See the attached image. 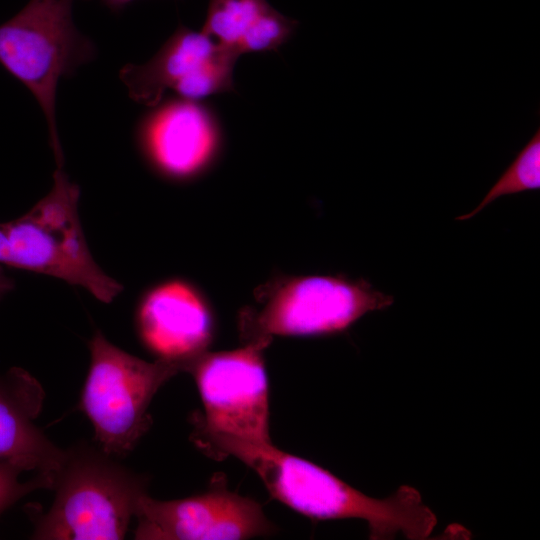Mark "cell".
I'll return each instance as SVG.
<instances>
[{
    "label": "cell",
    "mask_w": 540,
    "mask_h": 540,
    "mask_svg": "<svg viewBox=\"0 0 540 540\" xmlns=\"http://www.w3.org/2000/svg\"><path fill=\"white\" fill-rule=\"evenodd\" d=\"M22 473L18 468L0 462V514L31 492L50 489L46 478L34 475L29 480L21 481Z\"/></svg>",
    "instance_id": "cell-16"
},
{
    "label": "cell",
    "mask_w": 540,
    "mask_h": 540,
    "mask_svg": "<svg viewBox=\"0 0 540 540\" xmlns=\"http://www.w3.org/2000/svg\"><path fill=\"white\" fill-rule=\"evenodd\" d=\"M50 489L54 500L32 517V539L118 540L125 538L147 479L81 441L64 449Z\"/></svg>",
    "instance_id": "cell-2"
},
{
    "label": "cell",
    "mask_w": 540,
    "mask_h": 540,
    "mask_svg": "<svg viewBox=\"0 0 540 540\" xmlns=\"http://www.w3.org/2000/svg\"><path fill=\"white\" fill-rule=\"evenodd\" d=\"M270 6L266 0H209L202 31L238 51L246 31Z\"/></svg>",
    "instance_id": "cell-13"
},
{
    "label": "cell",
    "mask_w": 540,
    "mask_h": 540,
    "mask_svg": "<svg viewBox=\"0 0 540 540\" xmlns=\"http://www.w3.org/2000/svg\"><path fill=\"white\" fill-rule=\"evenodd\" d=\"M136 135L151 166L176 180L203 172L214 160L220 143L211 111L198 101L181 97L151 107L141 118Z\"/></svg>",
    "instance_id": "cell-10"
},
{
    "label": "cell",
    "mask_w": 540,
    "mask_h": 540,
    "mask_svg": "<svg viewBox=\"0 0 540 540\" xmlns=\"http://www.w3.org/2000/svg\"><path fill=\"white\" fill-rule=\"evenodd\" d=\"M145 346L158 358L186 364L207 351L213 338L211 311L190 284L171 280L152 288L137 310Z\"/></svg>",
    "instance_id": "cell-11"
},
{
    "label": "cell",
    "mask_w": 540,
    "mask_h": 540,
    "mask_svg": "<svg viewBox=\"0 0 540 540\" xmlns=\"http://www.w3.org/2000/svg\"><path fill=\"white\" fill-rule=\"evenodd\" d=\"M14 289V281L6 275L3 268L0 266V300Z\"/></svg>",
    "instance_id": "cell-17"
},
{
    "label": "cell",
    "mask_w": 540,
    "mask_h": 540,
    "mask_svg": "<svg viewBox=\"0 0 540 540\" xmlns=\"http://www.w3.org/2000/svg\"><path fill=\"white\" fill-rule=\"evenodd\" d=\"M112 11H120L134 0H101Z\"/></svg>",
    "instance_id": "cell-18"
},
{
    "label": "cell",
    "mask_w": 540,
    "mask_h": 540,
    "mask_svg": "<svg viewBox=\"0 0 540 540\" xmlns=\"http://www.w3.org/2000/svg\"><path fill=\"white\" fill-rule=\"evenodd\" d=\"M90 366L81 408L96 445L118 459L130 454L151 426L149 405L157 391L185 364L158 358L145 361L118 348L97 330L90 343Z\"/></svg>",
    "instance_id": "cell-5"
},
{
    "label": "cell",
    "mask_w": 540,
    "mask_h": 540,
    "mask_svg": "<svg viewBox=\"0 0 540 540\" xmlns=\"http://www.w3.org/2000/svg\"><path fill=\"white\" fill-rule=\"evenodd\" d=\"M192 441L205 454L232 456L259 476L275 499L317 520L356 518L368 524L370 539H427L437 524L420 493L402 486L385 499L369 497L322 467L270 443H254L215 433L194 432Z\"/></svg>",
    "instance_id": "cell-1"
},
{
    "label": "cell",
    "mask_w": 540,
    "mask_h": 540,
    "mask_svg": "<svg viewBox=\"0 0 540 540\" xmlns=\"http://www.w3.org/2000/svg\"><path fill=\"white\" fill-rule=\"evenodd\" d=\"M240 53L203 31L180 26L146 63L127 64L120 79L136 102L154 107L167 90L198 101L233 90V69Z\"/></svg>",
    "instance_id": "cell-8"
},
{
    "label": "cell",
    "mask_w": 540,
    "mask_h": 540,
    "mask_svg": "<svg viewBox=\"0 0 540 540\" xmlns=\"http://www.w3.org/2000/svg\"><path fill=\"white\" fill-rule=\"evenodd\" d=\"M540 189V127L525 146L519 151L514 161L502 173L496 183L484 196L480 204L468 214L456 217L464 221L475 216L483 208L501 196Z\"/></svg>",
    "instance_id": "cell-14"
},
{
    "label": "cell",
    "mask_w": 540,
    "mask_h": 540,
    "mask_svg": "<svg viewBox=\"0 0 540 540\" xmlns=\"http://www.w3.org/2000/svg\"><path fill=\"white\" fill-rule=\"evenodd\" d=\"M270 342L258 338L230 351H205L186 364L185 372L193 376L204 409L193 417V431L271 442L263 357Z\"/></svg>",
    "instance_id": "cell-7"
},
{
    "label": "cell",
    "mask_w": 540,
    "mask_h": 540,
    "mask_svg": "<svg viewBox=\"0 0 540 540\" xmlns=\"http://www.w3.org/2000/svg\"><path fill=\"white\" fill-rule=\"evenodd\" d=\"M134 518L138 540H239L275 530L258 502L228 490L222 478L206 492L183 499L162 501L146 492Z\"/></svg>",
    "instance_id": "cell-9"
},
{
    "label": "cell",
    "mask_w": 540,
    "mask_h": 540,
    "mask_svg": "<svg viewBox=\"0 0 540 540\" xmlns=\"http://www.w3.org/2000/svg\"><path fill=\"white\" fill-rule=\"evenodd\" d=\"M257 298L260 307L247 308L239 316L245 341L342 333L365 314L394 303L393 296L367 280L345 275L278 278L262 286Z\"/></svg>",
    "instance_id": "cell-4"
},
{
    "label": "cell",
    "mask_w": 540,
    "mask_h": 540,
    "mask_svg": "<svg viewBox=\"0 0 540 540\" xmlns=\"http://www.w3.org/2000/svg\"><path fill=\"white\" fill-rule=\"evenodd\" d=\"M74 1L29 0L0 25V64L41 106L55 159L64 157L55 114L58 82L96 55L94 44L74 25Z\"/></svg>",
    "instance_id": "cell-6"
},
{
    "label": "cell",
    "mask_w": 540,
    "mask_h": 540,
    "mask_svg": "<svg viewBox=\"0 0 540 540\" xmlns=\"http://www.w3.org/2000/svg\"><path fill=\"white\" fill-rule=\"evenodd\" d=\"M44 396L41 384L24 369L0 374V462L42 476L51 487L64 449L36 425Z\"/></svg>",
    "instance_id": "cell-12"
},
{
    "label": "cell",
    "mask_w": 540,
    "mask_h": 540,
    "mask_svg": "<svg viewBox=\"0 0 540 540\" xmlns=\"http://www.w3.org/2000/svg\"><path fill=\"white\" fill-rule=\"evenodd\" d=\"M49 193L26 214L0 223V264L46 274L110 303L123 290L93 259L78 215L80 189L56 163Z\"/></svg>",
    "instance_id": "cell-3"
},
{
    "label": "cell",
    "mask_w": 540,
    "mask_h": 540,
    "mask_svg": "<svg viewBox=\"0 0 540 540\" xmlns=\"http://www.w3.org/2000/svg\"><path fill=\"white\" fill-rule=\"evenodd\" d=\"M296 24L270 6L246 31L238 51L243 54L276 50L291 36Z\"/></svg>",
    "instance_id": "cell-15"
}]
</instances>
